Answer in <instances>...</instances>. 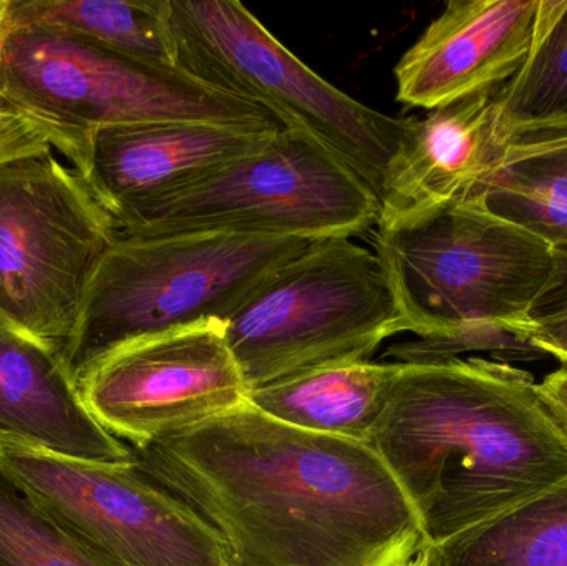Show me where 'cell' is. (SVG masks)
<instances>
[{
	"mask_svg": "<svg viewBox=\"0 0 567 566\" xmlns=\"http://www.w3.org/2000/svg\"><path fill=\"white\" fill-rule=\"evenodd\" d=\"M7 20V19H6ZM0 106L29 116L72 155L90 132L122 123L188 120L282 128L261 106L43 27H0Z\"/></svg>",
	"mask_w": 567,
	"mask_h": 566,
	"instance_id": "cell-7",
	"label": "cell"
},
{
	"mask_svg": "<svg viewBox=\"0 0 567 566\" xmlns=\"http://www.w3.org/2000/svg\"><path fill=\"white\" fill-rule=\"evenodd\" d=\"M279 130L188 120L122 123L83 136L66 162L120 229L156 203L261 148Z\"/></svg>",
	"mask_w": 567,
	"mask_h": 566,
	"instance_id": "cell-12",
	"label": "cell"
},
{
	"mask_svg": "<svg viewBox=\"0 0 567 566\" xmlns=\"http://www.w3.org/2000/svg\"><path fill=\"white\" fill-rule=\"evenodd\" d=\"M0 472L80 544L116 566H229L215 534L135 464L0 445Z\"/></svg>",
	"mask_w": 567,
	"mask_h": 566,
	"instance_id": "cell-10",
	"label": "cell"
},
{
	"mask_svg": "<svg viewBox=\"0 0 567 566\" xmlns=\"http://www.w3.org/2000/svg\"><path fill=\"white\" fill-rule=\"evenodd\" d=\"M55 150L0 165V321L65 359L116 226Z\"/></svg>",
	"mask_w": 567,
	"mask_h": 566,
	"instance_id": "cell-9",
	"label": "cell"
},
{
	"mask_svg": "<svg viewBox=\"0 0 567 566\" xmlns=\"http://www.w3.org/2000/svg\"><path fill=\"white\" fill-rule=\"evenodd\" d=\"M0 445L99 464H132L128 445L90 414L65 359L0 321Z\"/></svg>",
	"mask_w": 567,
	"mask_h": 566,
	"instance_id": "cell-15",
	"label": "cell"
},
{
	"mask_svg": "<svg viewBox=\"0 0 567 566\" xmlns=\"http://www.w3.org/2000/svg\"><path fill=\"white\" fill-rule=\"evenodd\" d=\"M399 566H426L425 555H423V550L420 554H416L415 557L406 560L405 564Z\"/></svg>",
	"mask_w": 567,
	"mask_h": 566,
	"instance_id": "cell-25",
	"label": "cell"
},
{
	"mask_svg": "<svg viewBox=\"0 0 567 566\" xmlns=\"http://www.w3.org/2000/svg\"><path fill=\"white\" fill-rule=\"evenodd\" d=\"M422 522L426 547L567 478V432L529 372L468 358L402 364L369 441Z\"/></svg>",
	"mask_w": 567,
	"mask_h": 566,
	"instance_id": "cell-2",
	"label": "cell"
},
{
	"mask_svg": "<svg viewBox=\"0 0 567 566\" xmlns=\"http://www.w3.org/2000/svg\"><path fill=\"white\" fill-rule=\"evenodd\" d=\"M526 338L536 351L567 364V245L555 248L548 285L526 319Z\"/></svg>",
	"mask_w": 567,
	"mask_h": 566,
	"instance_id": "cell-22",
	"label": "cell"
},
{
	"mask_svg": "<svg viewBox=\"0 0 567 566\" xmlns=\"http://www.w3.org/2000/svg\"><path fill=\"white\" fill-rule=\"evenodd\" d=\"M375 253L416 336L412 361L496 349L539 354L526 319L555 266L548 243L472 199L409 228L377 229Z\"/></svg>",
	"mask_w": 567,
	"mask_h": 566,
	"instance_id": "cell-3",
	"label": "cell"
},
{
	"mask_svg": "<svg viewBox=\"0 0 567 566\" xmlns=\"http://www.w3.org/2000/svg\"><path fill=\"white\" fill-rule=\"evenodd\" d=\"M539 0H452L396 62V100L430 110L496 92L519 72Z\"/></svg>",
	"mask_w": 567,
	"mask_h": 566,
	"instance_id": "cell-14",
	"label": "cell"
},
{
	"mask_svg": "<svg viewBox=\"0 0 567 566\" xmlns=\"http://www.w3.org/2000/svg\"><path fill=\"white\" fill-rule=\"evenodd\" d=\"M132 454L218 537L229 566H399L426 547L369 444L292 428L249 402Z\"/></svg>",
	"mask_w": 567,
	"mask_h": 566,
	"instance_id": "cell-1",
	"label": "cell"
},
{
	"mask_svg": "<svg viewBox=\"0 0 567 566\" xmlns=\"http://www.w3.org/2000/svg\"><path fill=\"white\" fill-rule=\"evenodd\" d=\"M7 12H9V0H0V27L6 23Z\"/></svg>",
	"mask_w": 567,
	"mask_h": 566,
	"instance_id": "cell-26",
	"label": "cell"
},
{
	"mask_svg": "<svg viewBox=\"0 0 567 566\" xmlns=\"http://www.w3.org/2000/svg\"><path fill=\"white\" fill-rule=\"evenodd\" d=\"M496 92L409 119L380 189L379 231L409 228L472 202L508 152Z\"/></svg>",
	"mask_w": 567,
	"mask_h": 566,
	"instance_id": "cell-13",
	"label": "cell"
},
{
	"mask_svg": "<svg viewBox=\"0 0 567 566\" xmlns=\"http://www.w3.org/2000/svg\"><path fill=\"white\" fill-rule=\"evenodd\" d=\"M423 555L426 566H567V478Z\"/></svg>",
	"mask_w": 567,
	"mask_h": 566,
	"instance_id": "cell-19",
	"label": "cell"
},
{
	"mask_svg": "<svg viewBox=\"0 0 567 566\" xmlns=\"http://www.w3.org/2000/svg\"><path fill=\"white\" fill-rule=\"evenodd\" d=\"M496 103L508 143L567 133V0H539L528 59Z\"/></svg>",
	"mask_w": 567,
	"mask_h": 566,
	"instance_id": "cell-20",
	"label": "cell"
},
{
	"mask_svg": "<svg viewBox=\"0 0 567 566\" xmlns=\"http://www.w3.org/2000/svg\"><path fill=\"white\" fill-rule=\"evenodd\" d=\"M0 566H116L66 534L0 472Z\"/></svg>",
	"mask_w": 567,
	"mask_h": 566,
	"instance_id": "cell-21",
	"label": "cell"
},
{
	"mask_svg": "<svg viewBox=\"0 0 567 566\" xmlns=\"http://www.w3.org/2000/svg\"><path fill=\"white\" fill-rule=\"evenodd\" d=\"M6 22L59 30L132 62L179 73L166 0H9Z\"/></svg>",
	"mask_w": 567,
	"mask_h": 566,
	"instance_id": "cell-17",
	"label": "cell"
},
{
	"mask_svg": "<svg viewBox=\"0 0 567 566\" xmlns=\"http://www.w3.org/2000/svg\"><path fill=\"white\" fill-rule=\"evenodd\" d=\"M476 202L553 248L567 245V133L512 142Z\"/></svg>",
	"mask_w": 567,
	"mask_h": 566,
	"instance_id": "cell-18",
	"label": "cell"
},
{
	"mask_svg": "<svg viewBox=\"0 0 567 566\" xmlns=\"http://www.w3.org/2000/svg\"><path fill=\"white\" fill-rule=\"evenodd\" d=\"M539 391L567 432V364L546 375L545 381L539 382Z\"/></svg>",
	"mask_w": 567,
	"mask_h": 566,
	"instance_id": "cell-24",
	"label": "cell"
},
{
	"mask_svg": "<svg viewBox=\"0 0 567 566\" xmlns=\"http://www.w3.org/2000/svg\"><path fill=\"white\" fill-rule=\"evenodd\" d=\"M377 193L309 136L279 130L261 148L156 203L118 229L352 238L377 225Z\"/></svg>",
	"mask_w": 567,
	"mask_h": 566,
	"instance_id": "cell-8",
	"label": "cell"
},
{
	"mask_svg": "<svg viewBox=\"0 0 567 566\" xmlns=\"http://www.w3.org/2000/svg\"><path fill=\"white\" fill-rule=\"evenodd\" d=\"M90 414L140 449L223 418L249 389L219 319L136 339L100 359L79 381Z\"/></svg>",
	"mask_w": 567,
	"mask_h": 566,
	"instance_id": "cell-11",
	"label": "cell"
},
{
	"mask_svg": "<svg viewBox=\"0 0 567 566\" xmlns=\"http://www.w3.org/2000/svg\"><path fill=\"white\" fill-rule=\"evenodd\" d=\"M402 332L405 319L382 261L352 238L316 239L226 321V341L249 392L370 361Z\"/></svg>",
	"mask_w": 567,
	"mask_h": 566,
	"instance_id": "cell-6",
	"label": "cell"
},
{
	"mask_svg": "<svg viewBox=\"0 0 567 566\" xmlns=\"http://www.w3.org/2000/svg\"><path fill=\"white\" fill-rule=\"evenodd\" d=\"M55 150V136L29 116L0 106V165Z\"/></svg>",
	"mask_w": 567,
	"mask_h": 566,
	"instance_id": "cell-23",
	"label": "cell"
},
{
	"mask_svg": "<svg viewBox=\"0 0 567 566\" xmlns=\"http://www.w3.org/2000/svg\"><path fill=\"white\" fill-rule=\"evenodd\" d=\"M400 368L362 361L316 369L249 392V404L292 428L369 444Z\"/></svg>",
	"mask_w": 567,
	"mask_h": 566,
	"instance_id": "cell-16",
	"label": "cell"
},
{
	"mask_svg": "<svg viewBox=\"0 0 567 566\" xmlns=\"http://www.w3.org/2000/svg\"><path fill=\"white\" fill-rule=\"evenodd\" d=\"M166 19L179 73L261 106L380 196L409 119L370 109L317 75L241 2L166 0Z\"/></svg>",
	"mask_w": 567,
	"mask_h": 566,
	"instance_id": "cell-5",
	"label": "cell"
},
{
	"mask_svg": "<svg viewBox=\"0 0 567 566\" xmlns=\"http://www.w3.org/2000/svg\"><path fill=\"white\" fill-rule=\"evenodd\" d=\"M312 239L282 236H140L116 229L83 295L65 362L79 384L92 366L136 339L228 321Z\"/></svg>",
	"mask_w": 567,
	"mask_h": 566,
	"instance_id": "cell-4",
	"label": "cell"
}]
</instances>
